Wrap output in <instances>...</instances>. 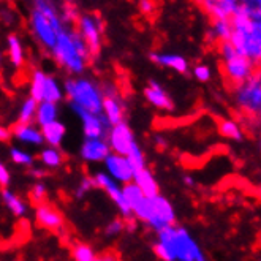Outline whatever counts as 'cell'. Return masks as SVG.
Returning a JSON list of instances; mask_svg holds the SVG:
<instances>
[{
	"mask_svg": "<svg viewBox=\"0 0 261 261\" xmlns=\"http://www.w3.org/2000/svg\"><path fill=\"white\" fill-rule=\"evenodd\" d=\"M184 184H186L187 187H193L195 186V180H193L192 176H186V177H184Z\"/></svg>",
	"mask_w": 261,
	"mask_h": 261,
	"instance_id": "cell-43",
	"label": "cell"
},
{
	"mask_svg": "<svg viewBox=\"0 0 261 261\" xmlns=\"http://www.w3.org/2000/svg\"><path fill=\"white\" fill-rule=\"evenodd\" d=\"M94 184H95V189H101L103 192H106L113 203L116 204V207L119 209L120 216L127 219V217H132V211H130V206L128 203L125 201L124 198V193H122V187L117 180H114L106 171H98L94 177Z\"/></svg>",
	"mask_w": 261,
	"mask_h": 261,
	"instance_id": "cell-7",
	"label": "cell"
},
{
	"mask_svg": "<svg viewBox=\"0 0 261 261\" xmlns=\"http://www.w3.org/2000/svg\"><path fill=\"white\" fill-rule=\"evenodd\" d=\"M199 4L214 19H229L238 10L239 0H199Z\"/></svg>",
	"mask_w": 261,
	"mask_h": 261,
	"instance_id": "cell-17",
	"label": "cell"
},
{
	"mask_svg": "<svg viewBox=\"0 0 261 261\" xmlns=\"http://www.w3.org/2000/svg\"><path fill=\"white\" fill-rule=\"evenodd\" d=\"M11 136L14 140H18L19 143L29 144V146H41L44 143L41 130L34 125V122L32 124H22V122H18L11 130Z\"/></svg>",
	"mask_w": 261,
	"mask_h": 261,
	"instance_id": "cell-19",
	"label": "cell"
},
{
	"mask_svg": "<svg viewBox=\"0 0 261 261\" xmlns=\"http://www.w3.org/2000/svg\"><path fill=\"white\" fill-rule=\"evenodd\" d=\"M46 74L41 70H35L30 76V97L37 100L38 103L43 101V92H44V84H46Z\"/></svg>",
	"mask_w": 261,
	"mask_h": 261,
	"instance_id": "cell-29",
	"label": "cell"
},
{
	"mask_svg": "<svg viewBox=\"0 0 261 261\" xmlns=\"http://www.w3.org/2000/svg\"><path fill=\"white\" fill-rule=\"evenodd\" d=\"M11 138V130L5 125H0V143H8Z\"/></svg>",
	"mask_w": 261,
	"mask_h": 261,
	"instance_id": "cell-41",
	"label": "cell"
},
{
	"mask_svg": "<svg viewBox=\"0 0 261 261\" xmlns=\"http://www.w3.org/2000/svg\"><path fill=\"white\" fill-rule=\"evenodd\" d=\"M144 97L152 106H155L157 110H162V111L174 110V103L170 98V95L166 94L165 89L160 86V83L153 81V80H150L147 87L144 89Z\"/></svg>",
	"mask_w": 261,
	"mask_h": 261,
	"instance_id": "cell-16",
	"label": "cell"
},
{
	"mask_svg": "<svg viewBox=\"0 0 261 261\" xmlns=\"http://www.w3.org/2000/svg\"><path fill=\"white\" fill-rule=\"evenodd\" d=\"M110 152L111 147L106 138H86L80 149V155L87 163H101Z\"/></svg>",
	"mask_w": 261,
	"mask_h": 261,
	"instance_id": "cell-15",
	"label": "cell"
},
{
	"mask_svg": "<svg viewBox=\"0 0 261 261\" xmlns=\"http://www.w3.org/2000/svg\"><path fill=\"white\" fill-rule=\"evenodd\" d=\"M35 220L40 226L51 229V231H59V229H62L65 225V219L62 216V212L46 201H41L37 204Z\"/></svg>",
	"mask_w": 261,
	"mask_h": 261,
	"instance_id": "cell-14",
	"label": "cell"
},
{
	"mask_svg": "<svg viewBox=\"0 0 261 261\" xmlns=\"http://www.w3.org/2000/svg\"><path fill=\"white\" fill-rule=\"evenodd\" d=\"M40 162L46 168V170H57L59 166L64 163V155L59 147L56 146H48L41 149L40 152Z\"/></svg>",
	"mask_w": 261,
	"mask_h": 261,
	"instance_id": "cell-26",
	"label": "cell"
},
{
	"mask_svg": "<svg viewBox=\"0 0 261 261\" xmlns=\"http://www.w3.org/2000/svg\"><path fill=\"white\" fill-rule=\"evenodd\" d=\"M71 110L81 120L84 138H106L111 125L103 114L89 113L81 108H76V106H71Z\"/></svg>",
	"mask_w": 261,
	"mask_h": 261,
	"instance_id": "cell-12",
	"label": "cell"
},
{
	"mask_svg": "<svg viewBox=\"0 0 261 261\" xmlns=\"http://www.w3.org/2000/svg\"><path fill=\"white\" fill-rule=\"evenodd\" d=\"M2 64H4V54L0 53V68H2Z\"/></svg>",
	"mask_w": 261,
	"mask_h": 261,
	"instance_id": "cell-45",
	"label": "cell"
},
{
	"mask_svg": "<svg viewBox=\"0 0 261 261\" xmlns=\"http://www.w3.org/2000/svg\"><path fill=\"white\" fill-rule=\"evenodd\" d=\"M49 53L60 67H64L70 74L74 76L84 73L86 65L92 57L89 46L78 30L65 25L57 34L56 43Z\"/></svg>",
	"mask_w": 261,
	"mask_h": 261,
	"instance_id": "cell-3",
	"label": "cell"
},
{
	"mask_svg": "<svg viewBox=\"0 0 261 261\" xmlns=\"http://www.w3.org/2000/svg\"><path fill=\"white\" fill-rule=\"evenodd\" d=\"M57 117H59L57 103H53V101H40L38 103L37 114H35V124L38 127H43L53 120H57Z\"/></svg>",
	"mask_w": 261,
	"mask_h": 261,
	"instance_id": "cell-24",
	"label": "cell"
},
{
	"mask_svg": "<svg viewBox=\"0 0 261 261\" xmlns=\"http://www.w3.org/2000/svg\"><path fill=\"white\" fill-rule=\"evenodd\" d=\"M64 21L51 0H34V11L30 14V29L44 49L51 51L57 34L64 29Z\"/></svg>",
	"mask_w": 261,
	"mask_h": 261,
	"instance_id": "cell-4",
	"label": "cell"
},
{
	"mask_svg": "<svg viewBox=\"0 0 261 261\" xmlns=\"http://www.w3.org/2000/svg\"><path fill=\"white\" fill-rule=\"evenodd\" d=\"M150 60L159 67L170 68L177 73H187L190 65L187 62L186 57H182L180 54H173V53H152Z\"/></svg>",
	"mask_w": 261,
	"mask_h": 261,
	"instance_id": "cell-18",
	"label": "cell"
},
{
	"mask_svg": "<svg viewBox=\"0 0 261 261\" xmlns=\"http://www.w3.org/2000/svg\"><path fill=\"white\" fill-rule=\"evenodd\" d=\"M64 87L54 76H46V84H44V92H43V101H53V103H60L64 100Z\"/></svg>",
	"mask_w": 261,
	"mask_h": 261,
	"instance_id": "cell-27",
	"label": "cell"
},
{
	"mask_svg": "<svg viewBox=\"0 0 261 261\" xmlns=\"http://www.w3.org/2000/svg\"><path fill=\"white\" fill-rule=\"evenodd\" d=\"M219 132L222 136L228 138V140H233V141H242V138H244L242 128L239 127L238 122H234L231 119L219 120Z\"/></svg>",
	"mask_w": 261,
	"mask_h": 261,
	"instance_id": "cell-28",
	"label": "cell"
},
{
	"mask_svg": "<svg viewBox=\"0 0 261 261\" xmlns=\"http://www.w3.org/2000/svg\"><path fill=\"white\" fill-rule=\"evenodd\" d=\"M155 141H157V144H159V146H162V147H163V146H166V141L163 140L162 136H155Z\"/></svg>",
	"mask_w": 261,
	"mask_h": 261,
	"instance_id": "cell-44",
	"label": "cell"
},
{
	"mask_svg": "<svg viewBox=\"0 0 261 261\" xmlns=\"http://www.w3.org/2000/svg\"><path fill=\"white\" fill-rule=\"evenodd\" d=\"M231 22L229 19H214V24H212V34L216 38H219L220 41L223 40H228L229 35H231Z\"/></svg>",
	"mask_w": 261,
	"mask_h": 261,
	"instance_id": "cell-33",
	"label": "cell"
},
{
	"mask_svg": "<svg viewBox=\"0 0 261 261\" xmlns=\"http://www.w3.org/2000/svg\"><path fill=\"white\" fill-rule=\"evenodd\" d=\"M125 157L128 159V162H130V165L133 166V170H135V171H136V170H141V168L146 166L144 153H143V150H141V147H140V144H138V143L130 149V152L127 153Z\"/></svg>",
	"mask_w": 261,
	"mask_h": 261,
	"instance_id": "cell-34",
	"label": "cell"
},
{
	"mask_svg": "<svg viewBox=\"0 0 261 261\" xmlns=\"http://www.w3.org/2000/svg\"><path fill=\"white\" fill-rule=\"evenodd\" d=\"M105 163V170L114 180H117L119 184H127L133 179L135 170L130 165L128 159L125 155H120V153L116 152H110L106 159L103 160Z\"/></svg>",
	"mask_w": 261,
	"mask_h": 261,
	"instance_id": "cell-13",
	"label": "cell"
},
{
	"mask_svg": "<svg viewBox=\"0 0 261 261\" xmlns=\"http://www.w3.org/2000/svg\"><path fill=\"white\" fill-rule=\"evenodd\" d=\"M231 35L228 41L234 46L236 53L252 59L259 65L261 59V8L241 5L229 18Z\"/></svg>",
	"mask_w": 261,
	"mask_h": 261,
	"instance_id": "cell-1",
	"label": "cell"
},
{
	"mask_svg": "<svg viewBox=\"0 0 261 261\" xmlns=\"http://www.w3.org/2000/svg\"><path fill=\"white\" fill-rule=\"evenodd\" d=\"M2 199H4V204L8 207V211L13 214L14 217L21 219L27 214V204L16 193H13L11 190H8V187L2 189Z\"/></svg>",
	"mask_w": 261,
	"mask_h": 261,
	"instance_id": "cell-25",
	"label": "cell"
},
{
	"mask_svg": "<svg viewBox=\"0 0 261 261\" xmlns=\"http://www.w3.org/2000/svg\"><path fill=\"white\" fill-rule=\"evenodd\" d=\"M223 68H225L226 78L236 86V84L245 81L247 78H250V76L256 71L258 64H255L252 59L236 53L231 57L223 60Z\"/></svg>",
	"mask_w": 261,
	"mask_h": 261,
	"instance_id": "cell-10",
	"label": "cell"
},
{
	"mask_svg": "<svg viewBox=\"0 0 261 261\" xmlns=\"http://www.w3.org/2000/svg\"><path fill=\"white\" fill-rule=\"evenodd\" d=\"M10 157H11L14 165L25 166V168H30L35 163V157L32 155V153L27 152L25 149H21V147H11L10 149Z\"/></svg>",
	"mask_w": 261,
	"mask_h": 261,
	"instance_id": "cell-32",
	"label": "cell"
},
{
	"mask_svg": "<svg viewBox=\"0 0 261 261\" xmlns=\"http://www.w3.org/2000/svg\"><path fill=\"white\" fill-rule=\"evenodd\" d=\"M101 114L110 122V125H114L117 122L124 120V106L117 95H106L103 98Z\"/></svg>",
	"mask_w": 261,
	"mask_h": 261,
	"instance_id": "cell-21",
	"label": "cell"
},
{
	"mask_svg": "<svg viewBox=\"0 0 261 261\" xmlns=\"http://www.w3.org/2000/svg\"><path fill=\"white\" fill-rule=\"evenodd\" d=\"M7 48H8V59L14 68H21L25 62V54H24V48L22 43L19 40L18 35H8L7 40Z\"/></svg>",
	"mask_w": 261,
	"mask_h": 261,
	"instance_id": "cell-23",
	"label": "cell"
},
{
	"mask_svg": "<svg viewBox=\"0 0 261 261\" xmlns=\"http://www.w3.org/2000/svg\"><path fill=\"white\" fill-rule=\"evenodd\" d=\"M138 187L141 189V192L146 195V196H155L160 193V189H159V184L153 177L152 171L147 170V168H141V170H136L135 174H133V179H132Z\"/></svg>",
	"mask_w": 261,
	"mask_h": 261,
	"instance_id": "cell-20",
	"label": "cell"
},
{
	"mask_svg": "<svg viewBox=\"0 0 261 261\" xmlns=\"http://www.w3.org/2000/svg\"><path fill=\"white\" fill-rule=\"evenodd\" d=\"M153 253L163 261H204L198 242L184 226L170 225L157 233V242L153 245Z\"/></svg>",
	"mask_w": 261,
	"mask_h": 261,
	"instance_id": "cell-2",
	"label": "cell"
},
{
	"mask_svg": "<svg viewBox=\"0 0 261 261\" xmlns=\"http://www.w3.org/2000/svg\"><path fill=\"white\" fill-rule=\"evenodd\" d=\"M92 189H95V184H94V179L92 177H83L78 184V187H76V192H74V196L78 199H83L86 195H89V192Z\"/></svg>",
	"mask_w": 261,
	"mask_h": 261,
	"instance_id": "cell-36",
	"label": "cell"
},
{
	"mask_svg": "<svg viewBox=\"0 0 261 261\" xmlns=\"http://www.w3.org/2000/svg\"><path fill=\"white\" fill-rule=\"evenodd\" d=\"M11 182V174L8 171V168L5 166V163L0 160V187H8Z\"/></svg>",
	"mask_w": 261,
	"mask_h": 261,
	"instance_id": "cell-39",
	"label": "cell"
},
{
	"mask_svg": "<svg viewBox=\"0 0 261 261\" xmlns=\"http://www.w3.org/2000/svg\"><path fill=\"white\" fill-rule=\"evenodd\" d=\"M30 174H32L35 179H40V177H43V176H46V168L43 166V168H38V166H30Z\"/></svg>",
	"mask_w": 261,
	"mask_h": 261,
	"instance_id": "cell-42",
	"label": "cell"
},
{
	"mask_svg": "<svg viewBox=\"0 0 261 261\" xmlns=\"http://www.w3.org/2000/svg\"><path fill=\"white\" fill-rule=\"evenodd\" d=\"M193 76L199 81V83H207L212 78V71L207 65L199 64L193 68Z\"/></svg>",
	"mask_w": 261,
	"mask_h": 261,
	"instance_id": "cell-37",
	"label": "cell"
},
{
	"mask_svg": "<svg viewBox=\"0 0 261 261\" xmlns=\"http://www.w3.org/2000/svg\"><path fill=\"white\" fill-rule=\"evenodd\" d=\"M106 141H108L111 147V152L120 153V155H127L130 149L136 144L132 128L124 120H120L110 127L108 135H106Z\"/></svg>",
	"mask_w": 261,
	"mask_h": 261,
	"instance_id": "cell-11",
	"label": "cell"
},
{
	"mask_svg": "<svg viewBox=\"0 0 261 261\" xmlns=\"http://www.w3.org/2000/svg\"><path fill=\"white\" fill-rule=\"evenodd\" d=\"M155 10V4L153 0H140V11L143 14H152Z\"/></svg>",
	"mask_w": 261,
	"mask_h": 261,
	"instance_id": "cell-40",
	"label": "cell"
},
{
	"mask_svg": "<svg viewBox=\"0 0 261 261\" xmlns=\"http://www.w3.org/2000/svg\"><path fill=\"white\" fill-rule=\"evenodd\" d=\"M37 108H38V101L34 100L32 97H29L21 106L18 122H22V124H32V122H35Z\"/></svg>",
	"mask_w": 261,
	"mask_h": 261,
	"instance_id": "cell-30",
	"label": "cell"
},
{
	"mask_svg": "<svg viewBox=\"0 0 261 261\" xmlns=\"http://www.w3.org/2000/svg\"><path fill=\"white\" fill-rule=\"evenodd\" d=\"M150 203H152V212H153L152 219L147 223L150 229L159 233L160 229L176 223V211L170 199L159 193L155 196H150Z\"/></svg>",
	"mask_w": 261,
	"mask_h": 261,
	"instance_id": "cell-8",
	"label": "cell"
},
{
	"mask_svg": "<svg viewBox=\"0 0 261 261\" xmlns=\"http://www.w3.org/2000/svg\"><path fill=\"white\" fill-rule=\"evenodd\" d=\"M30 198H32V201L35 204L41 203L46 199V186L41 182H37L35 186L32 187V190H30Z\"/></svg>",
	"mask_w": 261,
	"mask_h": 261,
	"instance_id": "cell-38",
	"label": "cell"
},
{
	"mask_svg": "<svg viewBox=\"0 0 261 261\" xmlns=\"http://www.w3.org/2000/svg\"><path fill=\"white\" fill-rule=\"evenodd\" d=\"M40 130L43 135V141L48 146H56V147H59L60 144H62L65 133H67L65 125L62 124V122H59V119L40 127Z\"/></svg>",
	"mask_w": 261,
	"mask_h": 261,
	"instance_id": "cell-22",
	"label": "cell"
},
{
	"mask_svg": "<svg viewBox=\"0 0 261 261\" xmlns=\"http://www.w3.org/2000/svg\"><path fill=\"white\" fill-rule=\"evenodd\" d=\"M62 87L71 106H76V108H81L94 114H101V106L105 98L101 86L95 84L94 81L87 78H68Z\"/></svg>",
	"mask_w": 261,
	"mask_h": 261,
	"instance_id": "cell-5",
	"label": "cell"
},
{
	"mask_svg": "<svg viewBox=\"0 0 261 261\" xmlns=\"http://www.w3.org/2000/svg\"><path fill=\"white\" fill-rule=\"evenodd\" d=\"M236 101L247 114L258 116L261 113V78L258 71L236 84Z\"/></svg>",
	"mask_w": 261,
	"mask_h": 261,
	"instance_id": "cell-6",
	"label": "cell"
},
{
	"mask_svg": "<svg viewBox=\"0 0 261 261\" xmlns=\"http://www.w3.org/2000/svg\"><path fill=\"white\" fill-rule=\"evenodd\" d=\"M125 229V220L122 219H114L108 225L105 226V236L106 238H116Z\"/></svg>",
	"mask_w": 261,
	"mask_h": 261,
	"instance_id": "cell-35",
	"label": "cell"
},
{
	"mask_svg": "<svg viewBox=\"0 0 261 261\" xmlns=\"http://www.w3.org/2000/svg\"><path fill=\"white\" fill-rule=\"evenodd\" d=\"M78 32L89 46L92 56H98L101 51V34L103 24L95 14H84L78 19Z\"/></svg>",
	"mask_w": 261,
	"mask_h": 261,
	"instance_id": "cell-9",
	"label": "cell"
},
{
	"mask_svg": "<svg viewBox=\"0 0 261 261\" xmlns=\"http://www.w3.org/2000/svg\"><path fill=\"white\" fill-rule=\"evenodd\" d=\"M71 258L76 259V261H95L98 259L95 250L90 247L87 244H76L74 247L71 249Z\"/></svg>",
	"mask_w": 261,
	"mask_h": 261,
	"instance_id": "cell-31",
	"label": "cell"
}]
</instances>
